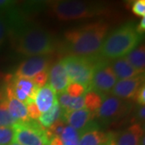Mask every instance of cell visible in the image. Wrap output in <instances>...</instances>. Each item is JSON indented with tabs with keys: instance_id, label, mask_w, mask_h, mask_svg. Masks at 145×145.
I'll return each mask as SVG.
<instances>
[{
	"instance_id": "1",
	"label": "cell",
	"mask_w": 145,
	"mask_h": 145,
	"mask_svg": "<svg viewBox=\"0 0 145 145\" xmlns=\"http://www.w3.org/2000/svg\"><path fill=\"white\" fill-rule=\"evenodd\" d=\"M109 28L108 23L98 20L65 31L64 36L70 56L92 57L99 54Z\"/></svg>"
},
{
	"instance_id": "2",
	"label": "cell",
	"mask_w": 145,
	"mask_h": 145,
	"mask_svg": "<svg viewBox=\"0 0 145 145\" xmlns=\"http://www.w3.org/2000/svg\"><path fill=\"white\" fill-rule=\"evenodd\" d=\"M9 36L13 48L18 53L27 57H41L52 54L56 50V44L48 31L35 27H22Z\"/></svg>"
},
{
	"instance_id": "3",
	"label": "cell",
	"mask_w": 145,
	"mask_h": 145,
	"mask_svg": "<svg viewBox=\"0 0 145 145\" xmlns=\"http://www.w3.org/2000/svg\"><path fill=\"white\" fill-rule=\"evenodd\" d=\"M47 5L51 15L61 21L92 18L105 15L109 10L103 3L78 0L48 1Z\"/></svg>"
},
{
	"instance_id": "4",
	"label": "cell",
	"mask_w": 145,
	"mask_h": 145,
	"mask_svg": "<svg viewBox=\"0 0 145 145\" xmlns=\"http://www.w3.org/2000/svg\"><path fill=\"white\" fill-rule=\"evenodd\" d=\"M141 40L142 35L136 31L135 27L127 24L112 31L105 39L99 55L112 60L124 57L139 45Z\"/></svg>"
},
{
	"instance_id": "5",
	"label": "cell",
	"mask_w": 145,
	"mask_h": 145,
	"mask_svg": "<svg viewBox=\"0 0 145 145\" xmlns=\"http://www.w3.org/2000/svg\"><path fill=\"white\" fill-rule=\"evenodd\" d=\"M101 61L97 57H85L68 56L61 60L70 82L82 85L88 91L94 70Z\"/></svg>"
},
{
	"instance_id": "6",
	"label": "cell",
	"mask_w": 145,
	"mask_h": 145,
	"mask_svg": "<svg viewBox=\"0 0 145 145\" xmlns=\"http://www.w3.org/2000/svg\"><path fill=\"white\" fill-rule=\"evenodd\" d=\"M14 128V142L20 145H48L46 128L34 120L17 122Z\"/></svg>"
},
{
	"instance_id": "7",
	"label": "cell",
	"mask_w": 145,
	"mask_h": 145,
	"mask_svg": "<svg viewBox=\"0 0 145 145\" xmlns=\"http://www.w3.org/2000/svg\"><path fill=\"white\" fill-rule=\"evenodd\" d=\"M131 108V106L127 101L113 95H105L100 107L93 114L103 123L108 124L123 118Z\"/></svg>"
},
{
	"instance_id": "8",
	"label": "cell",
	"mask_w": 145,
	"mask_h": 145,
	"mask_svg": "<svg viewBox=\"0 0 145 145\" xmlns=\"http://www.w3.org/2000/svg\"><path fill=\"white\" fill-rule=\"evenodd\" d=\"M38 88L31 78L7 74L3 92L10 94L25 105L34 102Z\"/></svg>"
},
{
	"instance_id": "9",
	"label": "cell",
	"mask_w": 145,
	"mask_h": 145,
	"mask_svg": "<svg viewBox=\"0 0 145 145\" xmlns=\"http://www.w3.org/2000/svg\"><path fill=\"white\" fill-rule=\"evenodd\" d=\"M118 82L110 65L100 61L94 70L93 78L88 91H94L103 94L110 92Z\"/></svg>"
},
{
	"instance_id": "10",
	"label": "cell",
	"mask_w": 145,
	"mask_h": 145,
	"mask_svg": "<svg viewBox=\"0 0 145 145\" xmlns=\"http://www.w3.org/2000/svg\"><path fill=\"white\" fill-rule=\"evenodd\" d=\"M144 85V75L141 74L135 78L118 81L110 93L111 95L125 101L135 99L136 93Z\"/></svg>"
},
{
	"instance_id": "11",
	"label": "cell",
	"mask_w": 145,
	"mask_h": 145,
	"mask_svg": "<svg viewBox=\"0 0 145 145\" xmlns=\"http://www.w3.org/2000/svg\"><path fill=\"white\" fill-rule=\"evenodd\" d=\"M50 59L48 57H31L20 64L14 74L16 77L32 78L42 71L48 70Z\"/></svg>"
},
{
	"instance_id": "12",
	"label": "cell",
	"mask_w": 145,
	"mask_h": 145,
	"mask_svg": "<svg viewBox=\"0 0 145 145\" xmlns=\"http://www.w3.org/2000/svg\"><path fill=\"white\" fill-rule=\"evenodd\" d=\"M61 118L65 120L69 126L78 131L81 134L93 123L94 114L87 109L83 108L68 112L62 110Z\"/></svg>"
},
{
	"instance_id": "13",
	"label": "cell",
	"mask_w": 145,
	"mask_h": 145,
	"mask_svg": "<svg viewBox=\"0 0 145 145\" xmlns=\"http://www.w3.org/2000/svg\"><path fill=\"white\" fill-rule=\"evenodd\" d=\"M48 81H49L48 85L57 94L65 91L70 81L61 61L54 64L51 67L48 71Z\"/></svg>"
},
{
	"instance_id": "14",
	"label": "cell",
	"mask_w": 145,
	"mask_h": 145,
	"mask_svg": "<svg viewBox=\"0 0 145 145\" xmlns=\"http://www.w3.org/2000/svg\"><path fill=\"white\" fill-rule=\"evenodd\" d=\"M144 129L140 123H135L114 135L116 145H144Z\"/></svg>"
},
{
	"instance_id": "15",
	"label": "cell",
	"mask_w": 145,
	"mask_h": 145,
	"mask_svg": "<svg viewBox=\"0 0 145 145\" xmlns=\"http://www.w3.org/2000/svg\"><path fill=\"white\" fill-rule=\"evenodd\" d=\"M57 101L56 93L48 84L37 89L34 100L41 114L48 111Z\"/></svg>"
},
{
	"instance_id": "16",
	"label": "cell",
	"mask_w": 145,
	"mask_h": 145,
	"mask_svg": "<svg viewBox=\"0 0 145 145\" xmlns=\"http://www.w3.org/2000/svg\"><path fill=\"white\" fill-rule=\"evenodd\" d=\"M111 133L106 134L99 131L92 123L86 130L80 134L79 145H103L111 136Z\"/></svg>"
},
{
	"instance_id": "17",
	"label": "cell",
	"mask_w": 145,
	"mask_h": 145,
	"mask_svg": "<svg viewBox=\"0 0 145 145\" xmlns=\"http://www.w3.org/2000/svg\"><path fill=\"white\" fill-rule=\"evenodd\" d=\"M110 67L112 69L113 72H114L118 81L135 78L141 74H144L142 72H139L138 70H136L135 68L127 61V60L125 58V57L114 60V61L111 63Z\"/></svg>"
},
{
	"instance_id": "18",
	"label": "cell",
	"mask_w": 145,
	"mask_h": 145,
	"mask_svg": "<svg viewBox=\"0 0 145 145\" xmlns=\"http://www.w3.org/2000/svg\"><path fill=\"white\" fill-rule=\"evenodd\" d=\"M3 97L7 102V106L10 116L17 122H28L29 119L27 106L24 103L16 99L10 94H7L3 92Z\"/></svg>"
},
{
	"instance_id": "19",
	"label": "cell",
	"mask_w": 145,
	"mask_h": 145,
	"mask_svg": "<svg viewBox=\"0 0 145 145\" xmlns=\"http://www.w3.org/2000/svg\"><path fill=\"white\" fill-rule=\"evenodd\" d=\"M57 102L61 110L65 112L85 108L84 95L78 98H72L65 91L62 93H58Z\"/></svg>"
},
{
	"instance_id": "20",
	"label": "cell",
	"mask_w": 145,
	"mask_h": 145,
	"mask_svg": "<svg viewBox=\"0 0 145 145\" xmlns=\"http://www.w3.org/2000/svg\"><path fill=\"white\" fill-rule=\"evenodd\" d=\"M125 58L127 61L139 72L144 73L145 69V48L144 44H140L130 52Z\"/></svg>"
},
{
	"instance_id": "21",
	"label": "cell",
	"mask_w": 145,
	"mask_h": 145,
	"mask_svg": "<svg viewBox=\"0 0 145 145\" xmlns=\"http://www.w3.org/2000/svg\"><path fill=\"white\" fill-rule=\"evenodd\" d=\"M61 115H62V110L57 101L48 111L40 115L38 121H39V123L43 127L48 128L57 119H60Z\"/></svg>"
},
{
	"instance_id": "22",
	"label": "cell",
	"mask_w": 145,
	"mask_h": 145,
	"mask_svg": "<svg viewBox=\"0 0 145 145\" xmlns=\"http://www.w3.org/2000/svg\"><path fill=\"white\" fill-rule=\"evenodd\" d=\"M103 99V95L94 92V91H87L84 94V104L85 108L87 109L90 112L94 113L100 107Z\"/></svg>"
},
{
	"instance_id": "23",
	"label": "cell",
	"mask_w": 145,
	"mask_h": 145,
	"mask_svg": "<svg viewBox=\"0 0 145 145\" xmlns=\"http://www.w3.org/2000/svg\"><path fill=\"white\" fill-rule=\"evenodd\" d=\"M60 138L64 145H79L80 133L73 127L66 125Z\"/></svg>"
},
{
	"instance_id": "24",
	"label": "cell",
	"mask_w": 145,
	"mask_h": 145,
	"mask_svg": "<svg viewBox=\"0 0 145 145\" xmlns=\"http://www.w3.org/2000/svg\"><path fill=\"white\" fill-rule=\"evenodd\" d=\"M17 121L10 116L4 97L0 101V127H13Z\"/></svg>"
},
{
	"instance_id": "25",
	"label": "cell",
	"mask_w": 145,
	"mask_h": 145,
	"mask_svg": "<svg viewBox=\"0 0 145 145\" xmlns=\"http://www.w3.org/2000/svg\"><path fill=\"white\" fill-rule=\"evenodd\" d=\"M65 126H66L65 120L61 117L54 123H52L48 128H46L47 138L49 140V142L54 137H61Z\"/></svg>"
},
{
	"instance_id": "26",
	"label": "cell",
	"mask_w": 145,
	"mask_h": 145,
	"mask_svg": "<svg viewBox=\"0 0 145 145\" xmlns=\"http://www.w3.org/2000/svg\"><path fill=\"white\" fill-rule=\"evenodd\" d=\"M10 24L5 16L0 14V47L4 44L10 34Z\"/></svg>"
},
{
	"instance_id": "27",
	"label": "cell",
	"mask_w": 145,
	"mask_h": 145,
	"mask_svg": "<svg viewBox=\"0 0 145 145\" xmlns=\"http://www.w3.org/2000/svg\"><path fill=\"white\" fill-rule=\"evenodd\" d=\"M14 128L0 127V145H9L14 141Z\"/></svg>"
},
{
	"instance_id": "28",
	"label": "cell",
	"mask_w": 145,
	"mask_h": 145,
	"mask_svg": "<svg viewBox=\"0 0 145 145\" xmlns=\"http://www.w3.org/2000/svg\"><path fill=\"white\" fill-rule=\"evenodd\" d=\"M65 92L72 98H78L86 93V89L81 84L70 82L65 89Z\"/></svg>"
},
{
	"instance_id": "29",
	"label": "cell",
	"mask_w": 145,
	"mask_h": 145,
	"mask_svg": "<svg viewBox=\"0 0 145 145\" xmlns=\"http://www.w3.org/2000/svg\"><path fill=\"white\" fill-rule=\"evenodd\" d=\"M31 79L37 88L39 89L40 87H43L44 86L46 85L47 82L48 80V70L42 71L40 73L36 74V76H34Z\"/></svg>"
},
{
	"instance_id": "30",
	"label": "cell",
	"mask_w": 145,
	"mask_h": 145,
	"mask_svg": "<svg viewBox=\"0 0 145 145\" xmlns=\"http://www.w3.org/2000/svg\"><path fill=\"white\" fill-rule=\"evenodd\" d=\"M131 10L135 16L144 17L145 16V1L136 0L131 6Z\"/></svg>"
},
{
	"instance_id": "31",
	"label": "cell",
	"mask_w": 145,
	"mask_h": 145,
	"mask_svg": "<svg viewBox=\"0 0 145 145\" xmlns=\"http://www.w3.org/2000/svg\"><path fill=\"white\" fill-rule=\"evenodd\" d=\"M27 114H28V117L31 120H38L39 118L40 117V112L39 110L38 107L36 106L35 102H31L30 103L27 104Z\"/></svg>"
},
{
	"instance_id": "32",
	"label": "cell",
	"mask_w": 145,
	"mask_h": 145,
	"mask_svg": "<svg viewBox=\"0 0 145 145\" xmlns=\"http://www.w3.org/2000/svg\"><path fill=\"white\" fill-rule=\"evenodd\" d=\"M135 99L140 106H144L145 103V86L144 85L140 89L138 93H136Z\"/></svg>"
},
{
	"instance_id": "33",
	"label": "cell",
	"mask_w": 145,
	"mask_h": 145,
	"mask_svg": "<svg viewBox=\"0 0 145 145\" xmlns=\"http://www.w3.org/2000/svg\"><path fill=\"white\" fill-rule=\"evenodd\" d=\"M135 29H136V31L142 35L144 32L145 30V16L144 17H142V19L140 20V23L137 26L135 27Z\"/></svg>"
},
{
	"instance_id": "34",
	"label": "cell",
	"mask_w": 145,
	"mask_h": 145,
	"mask_svg": "<svg viewBox=\"0 0 145 145\" xmlns=\"http://www.w3.org/2000/svg\"><path fill=\"white\" fill-rule=\"evenodd\" d=\"M15 2L10 0H0V9H7L14 5Z\"/></svg>"
},
{
	"instance_id": "35",
	"label": "cell",
	"mask_w": 145,
	"mask_h": 145,
	"mask_svg": "<svg viewBox=\"0 0 145 145\" xmlns=\"http://www.w3.org/2000/svg\"><path fill=\"white\" fill-rule=\"evenodd\" d=\"M48 145H64L60 137H54L53 139L50 140Z\"/></svg>"
},
{
	"instance_id": "36",
	"label": "cell",
	"mask_w": 145,
	"mask_h": 145,
	"mask_svg": "<svg viewBox=\"0 0 145 145\" xmlns=\"http://www.w3.org/2000/svg\"><path fill=\"white\" fill-rule=\"evenodd\" d=\"M5 79L6 75L0 71V92H2L3 89L4 84H5Z\"/></svg>"
},
{
	"instance_id": "37",
	"label": "cell",
	"mask_w": 145,
	"mask_h": 145,
	"mask_svg": "<svg viewBox=\"0 0 145 145\" xmlns=\"http://www.w3.org/2000/svg\"><path fill=\"white\" fill-rule=\"evenodd\" d=\"M144 112H145V107L144 106H140V109L138 110V116L140 118V120H144Z\"/></svg>"
},
{
	"instance_id": "38",
	"label": "cell",
	"mask_w": 145,
	"mask_h": 145,
	"mask_svg": "<svg viewBox=\"0 0 145 145\" xmlns=\"http://www.w3.org/2000/svg\"><path fill=\"white\" fill-rule=\"evenodd\" d=\"M114 135H111V136L110 137V139H109L103 145H116L115 144V141H114Z\"/></svg>"
},
{
	"instance_id": "39",
	"label": "cell",
	"mask_w": 145,
	"mask_h": 145,
	"mask_svg": "<svg viewBox=\"0 0 145 145\" xmlns=\"http://www.w3.org/2000/svg\"><path fill=\"white\" fill-rule=\"evenodd\" d=\"M3 89L2 92H0V101L3 99Z\"/></svg>"
},
{
	"instance_id": "40",
	"label": "cell",
	"mask_w": 145,
	"mask_h": 145,
	"mask_svg": "<svg viewBox=\"0 0 145 145\" xmlns=\"http://www.w3.org/2000/svg\"><path fill=\"white\" fill-rule=\"evenodd\" d=\"M9 145H20V144H17V143H16V142H14V141H13V142H12V143H10Z\"/></svg>"
}]
</instances>
